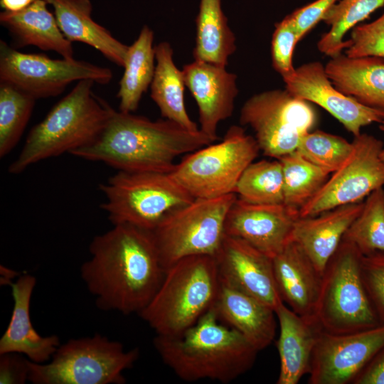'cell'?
I'll use <instances>...</instances> for the list:
<instances>
[{
	"label": "cell",
	"instance_id": "1",
	"mask_svg": "<svg viewBox=\"0 0 384 384\" xmlns=\"http://www.w3.org/2000/svg\"><path fill=\"white\" fill-rule=\"evenodd\" d=\"M90 244L91 257L81 277L97 306L123 314H139L159 288L165 272L151 231L113 225Z\"/></svg>",
	"mask_w": 384,
	"mask_h": 384
},
{
	"label": "cell",
	"instance_id": "2",
	"mask_svg": "<svg viewBox=\"0 0 384 384\" xmlns=\"http://www.w3.org/2000/svg\"><path fill=\"white\" fill-rule=\"evenodd\" d=\"M213 142L200 129L191 131L169 119L151 121L114 110L96 141L71 154L118 171L170 173L177 157Z\"/></svg>",
	"mask_w": 384,
	"mask_h": 384
},
{
	"label": "cell",
	"instance_id": "3",
	"mask_svg": "<svg viewBox=\"0 0 384 384\" xmlns=\"http://www.w3.org/2000/svg\"><path fill=\"white\" fill-rule=\"evenodd\" d=\"M154 345L163 362L186 382H232L252 367L259 351L212 308L180 334L156 335Z\"/></svg>",
	"mask_w": 384,
	"mask_h": 384
},
{
	"label": "cell",
	"instance_id": "4",
	"mask_svg": "<svg viewBox=\"0 0 384 384\" xmlns=\"http://www.w3.org/2000/svg\"><path fill=\"white\" fill-rule=\"evenodd\" d=\"M82 80L30 130L16 160L8 168L18 174L41 161L78 151L92 144L106 127L114 109Z\"/></svg>",
	"mask_w": 384,
	"mask_h": 384
},
{
	"label": "cell",
	"instance_id": "5",
	"mask_svg": "<svg viewBox=\"0 0 384 384\" xmlns=\"http://www.w3.org/2000/svg\"><path fill=\"white\" fill-rule=\"evenodd\" d=\"M219 287L215 257H183L165 271L159 288L139 315L156 335L176 336L212 308Z\"/></svg>",
	"mask_w": 384,
	"mask_h": 384
},
{
	"label": "cell",
	"instance_id": "6",
	"mask_svg": "<svg viewBox=\"0 0 384 384\" xmlns=\"http://www.w3.org/2000/svg\"><path fill=\"white\" fill-rule=\"evenodd\" d=\"M362 256L342 240L322 272L314 315L326 332L349 334L380 324L363 283Z\"/></svg>",
	"mask_w": 384,
	"mask_h": 384
},
{
	"label": "cell",
	"instance_id": "7",
	"mask_svg": "<svg viewBox=\"0 0 384 384\" xmlns=\"http://www.w3.org/2000/svg\"><path fill=\"white\" fill-rule=\"evenodd\" d=\"M139 356L116 341L95 334L60 345L48 363L29 361L28 380L34 384H123V372Z\"/></svg>",
	"mask_w": 384,
	"mask_h": 384
},
{
	"label": "cell",
	"instance_id": "8",
	"mask_svg": "<svg viewBox=\"0 0 384 384\" xmlns=\"http://www.w3.org/2000/svg\"><path fill=\"white\" fill-rule=\"evenodd\" d=\"M99 188L106 198L101 208L113 225L149 231L194 199L169 173L117 171Z\"/></svg>",
	"mask_w": 384,
	"mask_h": 384
},
{
	"label": "cell",
	"instance_id": "9",
	"mask_svg": "<svg viewBox=\"0 0 384 384\" xmlns=\"http://www.w3.org/2000/svg\"><path fill=\"white\" fill-rule=\"evenodd\" d=\"M260 151L255 137L233 125L221 141L186 154L169 174L193 198L235 193L242 174Z\"/></svg>",
	"mask_w": 384,
	"mask_h": 384
},
{
	"label": "cell",
	"instance_id": "10",
	"mask_svg": "<svg viewBox=\"0 0 384 384\" xmlns=\"http://www.w3.org/2000/svg\"><path fill=\"white\" fill-rule=\"evenodd\" d=\"M236 193L213 198H194L166 215L151 231L164 272L191 255L215 257L225 238L228 212Z\"/></svg>",
	"mask_w": 384,
	"mask_h": 384
},
{
	"label": "cell",
	"instance_id": "11",
	"mask_svg": "<svg viewBox=\"0 0 384 384\" xmlns=\"http://www.w3.org/2000/svg\"><path fill=\"white\" fill-rule=\"evenodd\" d=\"M240 122L252 128L265 156L278 159L297 150L302 137L315 126L316 114L310 102L277 89L247 100Z\"/></svg>",
	"mask_w": 384,
	"mask_h": 384
},
{
	"label": "cell",
	"instance_id": "12",
	"mask_svg": "<svg viewBox=\"0 0 384 384\" xmlns=\"http://www.w3.org/2000/svg\"><path fill=\"white\" fill-rule=\"evenodd\" d=\"M112 70L74 58L53 59L26 53L0 41V82L9 83L36 100L55 97L72 82L91 80L108 84Z\"/></svg>",
	"mask_w": 384,
	"mask_h": 384
},
{
	"label": "cell",
	"instance_id": "13",
	"mask_svg": "<svg viewBox=\"0 0 384 384\" xmlns=\"http://www.w3.org/2000/svg\"><path fill=\"white\" fill-rule=\"evenodd\" d=\"M348 159L330 175L319 191L299 211V217L316 216L336 207L362 202L384 186L383 142L371 134L361 133L352 142Z\"/></svg>",
	"mask_w": 384,
	"mask_h": 384
},
{
	"label": "cell",
	"instance_id": "14",
	"mask_svg": "<svg viewBox=\"0 0 384 384\" xmlns=\"http://www.w3.org/2000/svg\"><path fill=\"white\" fill-rule=\"evenodd\" d=\"M384 346V324L353 333L322 330L312 353L309 384H348Z\"/></svg>",
	"mask_w": 384,
	"mask_h": 384
},
{
	"label": "cell",
	"instance_id": "15",
	"mask_svg": "<svg viewBox=\"0 0 384 384\" xmlns=\"http://www.w3.org/2000/svg\"><path fill=\"white\" fill-rule=\"evenodd\" d=\"M282 80L289 93L325 110L354 137L362 127L384 120V111L365 106L335 87L319 61L295 68Z\"/></svg>",
	"mask_w": 384,
	"mask_h": 384
},
{
	"label": "cell",
	"instance_id": "16",
	"mask_svg": "<svg viewBox=\"0 0 384 384\" xmlns=\"http://www.w3.org/2000/svg\"><path fill=\"white\" fill-rule=\"evenodd\" d=\"M299 212L282 204H254L237 198L230 208L225 235L244 240L272 258L292 240Z\"/></svg>",
	"mask_w": 384,
	"mask_h": 384
},
{
	"label": "cell",
	"instance_id": "17",
	"mask_svg": "<svg viewBox=\"0 0 384 384\" xmlns=\"http://www.w3.org/2000/svg\"><path fill=\"white\" fill-rule=\"evenodd\" d=\"M215 259L220 280L274 310L283 302L269 256L242 240L225 235Z\"/></svg>",
	"mask_w": 384,
	"mask_h": 384
},
{
	"label": "cell",
	"instance_id": "18",
	"mask_svg": "<svg viewBox=\"0 0 384 384\" xmlns=\"http://www.w3.org/2000/svg\"><path fill=\"white\" fill-rule=\"evenodd\" d=\"M182 72L185 85L198 105L199 129L215 142L218 124L233 112L238 94L237 75L224 66L199 60L185 65Z\"/></svg>",
	"mask_w": 384,
	"mask_h": 384
},
{
	"label": "cell",
	"instance_id": "19",
	"mask_svg": "<svg viewBox=\"0 0 384 384\" xmlns=\"http://www.w3.org/2000/svg\"><path fill=\"white\" fill-rule=\"evenodd\" d=\"M36 279L26 274L10 285L14 307L9 325L0 339V355L24 354L32 362L50 361L60 346L56 335L42 336L33 328L30 318V303Z\"/></svg>",
	"mask_w": 384,
	"mask_h": 384
},
{
	"label": "cell",
	"instance_id": "20",
	"mask_svg": "<svg viewBox=\"0 0 384 384\" xmlns=\"http://www.w3.org/2000/svg\"><path fill=\"white\" fill-rule=\"evenodd\" d=\"M212 309L223 323L239 332L259 351L274 338V310L220 279Z\"/></svg>",
	"mask_w": 384,
	"mask_h": 384
},
{
	"label": "cell",
	"instance_id": "21",
	"mask_svg": "<svg viewBox=\"0 0 384 384\" xmlns=\"http://www.w3.org/2000/svg\"><path fill=\"white\" fill-rule=\"evenodd\" d=\"M272 260L274 279L283 302L301 316H315L321 274L306 254L291 240Z\"/></svg>",
	"mask_w": 384,
	"mask_h": 384
},
{
	"label": "cell",
	"instance_id": "22",
	"mask_svg": "<svg viewBox=\"0 0 384 384\" xmlns=\"http://www.w3.org/2000/svg\"><path fill=\"white\" fill-rule=\"evenodd\" d=\"M279 327L277 347L280 370L277 384H297L309 373L313 351L323 330L315 316L295 313L284 302L274 310Z\"/></svg>",
	"mask_w": 384,
	"mask_h": 384
},
{
	"label": "cell",
	"instance_id": "23",
	"mask_svg": "<svg viewBox=\"0 0 384 384\" xmlns=\"http://www.w3.org/2000/svg\"><path fill=\"white\" fill-rule=\"evenodd\" d=\"M363 206V202L351 203L316 216L297 219L292 240L302 247L321 274Z\"/></svg>",
	"mask_w": 384,
	"mask_h": 384
},
{
	"label": "cell",
	"instance_id": "24",
	"mask_svg": "<svg viewBox=\"0 0 384 384\" xmlns=\"http://www.w3.org/2000/svg\"><path fill=\"white\" fill-rule=\"evenodd\" d=\"M45 0H37L16 11H3L0 23L9 33L15 48L33 46L53 51L63 58H74L73 43L61 32L54 14Z\"/></svg>",
	"mask_w": 384,
	"mask_h": 384
},
{
	"label": "cell",
	"instance_id": "25",
	"mask_svg": "<svg viewBox=\"0 0 384 384\" xmlns=\"http://www.w3.org/2000/svg\"><path fill=\"white\" fill-rule=\"evenodd\" d=\"M332 84L359 103L384 111V58L339 54L324 65Z\"/></svg>",
	"mask_w": 384,
	"mask_h": 384
},
{
	"label": "cell",
	"instance_id": "26",
	"mask_svg": "<svg viewBox=\"0 0 384 384\" xmlns=\"http://www.w3.org/2000/svg\"><path fill=\"white\" fill-rule=\"evenodd\" d=\"M45 1L53 8L58 26L70 42L87 44L110 61L124 67L129 46L92 18V6L90 0Z\"/></svg>",
	"mask_w": 384,
	"mask_h": 384
},
{
	"label": "cell",
	"instance_id": "27",
	"mask_svg": "<svg viewBox=\"0 0 384 384\" xmlns=\"http://www.w3.org/2000/svg\"><path fill=\"white\" fill-rule=\"evenodd\" d=\"M154 50L156 63L150 85L151 98L166 119L191 131L199 130L186 111L183 75L174 62L171 45L168 42H161Z\"/></svg>",
	"mask_w": 384,
	"mask_h": 384
},
{
	"label": "cell",
	"instance_id": "28",
	"mask_svg": "<svg viewBox=\"0 0 384 384\" xmlns=\"http://www.w3.org/2000/svg\"><path fill=\"white\" fill-rule=\"evenodd\" d=\"M154 32L144 26L137 38L129 46L117 97L119 111L132 113L139 107L144 92L152 82L156 65L153 47Z\"/></svg>",
	"mask_w": 384,
	"mask_h": 384
},
{
	"label": "cell",
	"instance_id": "29",
	"mask_svg": "<svg viewBox=\"0 0 384 384\" xmlns=\"http://www.w3.org/2000/svg\"><path fill=\"white\" fill-rule=\"evenodd\" d=\"M196 26L194 60L226 67L236 46L235 35L221 7V0H201Z\"/></svg>",
	"mask_w": 384,
	"mask_h": 384
},
{
	"label": "cell",
	"instance_id": "30",
	"mask_svg": "<svg viewBox=\"0 0 384 384\" xmlns=\"http://www.w3.org/2000/svg\"><path fill=\"white\" fill-rule=\"evenodd\" d=\"M384 6V0H338L324 14L322 21L330 26L317 42L318 50L330 58L342 53L350 44L346 33Z\"/></svg>",
	"mask_w": 384,
	"mask_h": 384
},
{
	"label": "cell",
	"instance_id": "31",
	"mask_svg": "<svg viewBox=\"0 0 384 384\" xmlns=\"http://www.w3.org/2000/svg\"><path fill=\"white\" fill-rule=\"evenodd\" d=\"M278 159L282 166L284 204L299 212L319 191L331 174L311 163L297 151Z\"/></svg>",
	"mask_w": 384,
	"mask_h": 384
},
{
	"label": "cell",
	"instance_id": "32",
	"mask_svg": "<svg viewBox=\"0 0 384 384\" xmlns=\"http://www.w3.org/2000/svg\"><path fill=\"white\" fill-rule=\"evenodd\" d=\"M235 193L238 198L250 203H284V179L280 161L275 159L252 162L242 174Z\"/></svg>",
	"mask_w": 384,
	"mask_h": 384
},
{
	"label": "cell",
	"instance_id": "33",
	"mask_svg": "<svg viewBox=\"0 0 384 384\" xmlns=\"http://www.w3.org/2000/svg\"><path fill=\"white\" fill-rule=\"evenodd\" d=\"M36 100L9 83L0 82V157L9 154L20 140Z\"/></svg>",
	"mask_w": 384,
	"mask_h": 384
},
{
	"label": "cell",
	"instance_id": "34",
	"mask_svg": "<svg viewBox=\"0 0 384 384\" xmlns=\"http://www.w3.org/2000/svg\"><path fill=\"white\" fill-rule=\"evenodd\" d=\"M342 240L353 244L366 255L384 252V189L373 191L363 202V208L346 230Z\"/></svg>",
	"mask_w": 384,
	"mask_h": 384
},
{
	"label": "cell",
	"instance_id": "35",
	"mask_svg": "<svg viewBox=\"0 0 384 384\" xmlns=\"http://www.w3.org/2000/svg\"><path fill=\"white\" fill-rule=\"evenodd\" d=\"M352 142L326 132L316 130L305 134L297 151L316 166L331 174L338 170L351 156Z\"/></svg>",
	"mask_w": 384,
	"mask_h": 384
},
{
	"label": "cell",
	"instance_id": "36",
	"mask_svg": "<svg viewBox=\"0 0 384 384\" xmlns=\"http://www.w3.org/2000/svg\"><path fill=\"white\" fill-rule=\"evenodd\" d=\"M299 41L297 31L290 14L275 24L271 41L272 65L282 78L294 71L292 56Z\"/></svg>",
	"mask_w": 384,
	"mask_h": 384
},
{
	"label": "cell",
	"instance_id": "37",
	"mask_svg": "<svg viewBox=\"0 0 384 384\" xmlns=\"http://www.w3.org/2000/svg\"><path fill=\"white\" fill-rule=\"evenodd\" d=\"M349 57L376 56L384 58V13L375 20L360 23L351 29Z\"/></svg>",
	"mask_w": 384,
	"mask_h": 384
},
{
	"label": "cell",
	"instance_id": "38",
	"mask_svg": "<svg viewBox=\"0 0 384 384\" xmlns=\"http://www.w3.org/2000/svg\"><path fill=\"white\" fill-rule=\"evenodd\" d=\"M361 273L363 285L380 324H384V252L362 256Z\"/></svg>",
	"mask_w": 384,
	"mask_h": 384
},
{
	"label": "cell",
	"instance_id": "39",
	"mask_svg": "<svg viewBox=\"0 0 384 384\" xmlns=\"http://www.w3.org/2000/svg\"><path fill=\"white\" fill-rule=\"evenodd\" d=\"M337 1L316 0L290 14L299 41L322 21L324 14Z\"/></svg>",
	"mask_w": 384,
	"mask_h": 384
},
{
	"label": "cell",
	"instance_id": "40",
	"mask_svg": "<svg viewBox=\"0 0 384 384\" xmlns=\"http://www.w3.org/2000/svg\"><path fill=\"white\" fill-rule=\"evenodd\" d=\"M0 358V383H24L28 380L29 359L20 353L1 354Z\"/></svg>",
	"mask_w": 384,
	"mask_h": 384
},
{
	"label": "cell",
	"instance_id": "41",
	"mask_svg": "<svg viewBox=\"0 0 384 384\" xmlns=\"http://www.w3.org/2000/svg\"><path fill=\"white\" fill-rule=\"evenodd\" d=\"M353 384H384V346L355 378Z\"/></svg>",
	"mask_w": 384,
	"mask_h": 384
},
{
	"label": "cell",
	"instance_id": "42",
	"mask_svg": "<svg viewBox=\"0 0 384 384\" xmlns=\"http://www.w3.org/2000/svg\"><path fill=\"white\" fill-rule=\"evenodd\" d=\"M37 0H0L1 7L4 11H16L21 10Z\"/></svg>",
	"mask_w": 384,
	"mask_h": 384
},
{
	"label": "cell",
	"instance_id": "43",
	"mask_svg": "<svg viewBox=\"0 0 384 384\" xmlns=\"http://www.w3.org/2000/svg\"><path fill=\"white\" fill-rule=\"evenodd\" d=\"M379 129L380 130L384 132V120L381 122L380 123H379ZM380 158L384 161V146L380 153Z\"/></svg>",
	"mask_w": 384,
	"mask_h": 384
}]
</instances>
